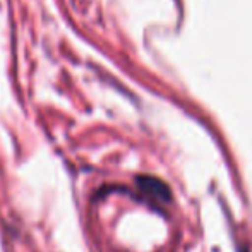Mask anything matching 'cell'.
<instances>
[{
	"instance_id": "obj_1",
	"label": "cell",
	"mask_w": 252,
	"mask_h": 252,
	"mask_svg": "<svg viewBox=\"0 0 252 252\" xmlns=\"http://www.w3.org/2000/svg\"><path fill=\"white\" fill-rule=\"evenodd\" d=\"M137 189L148 197V199L158 202H168L172 199V192L165 182L155 177H137Z\"/></svg>"
},
{
	"instance_id": "obj_2",
	"label": "cell",
	"mask_w": 252,
	"mask_h": 252,
	"mask_svg": "<svg viewBox=\"0 0 252 252\" xmlns=\"http://www.w3.org/2000/svg\"><path fill=\"white\" fill-rule=\"evenodd\" d=\"M240 252H247V251H240Z\"/></svg>"
}]
</instances>
